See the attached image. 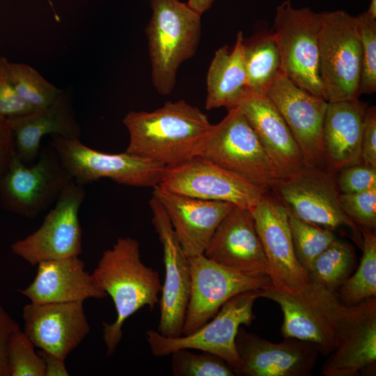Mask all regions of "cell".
Returning <instances> with one entry per match:
<instances>
[{"mask_svg":"<svg viewBox=\"0 0 376 376\" xmlns=\"http://www.w3.org/2000/svg\"><path fill=\"white\" fill-rule=\"evenodd\" d=\"M123 122L130 136L125 151L165 166L198 156L213 127L200 109L183 100L152 111H130Z\"/></svg>","mask_w":376,"mask_h":376,"instance_id":"cell-1","label":"cell"},{"mask_svg":"<svg viewBox=\"0 0 376 376\" xmlns=\"http://www.w3.org/2000/svg\"><path fill=\"white\" fill-rule=\"evenodd\" d=\"M92 274L111 297L116 311L113 323L102 322L106 356L109 357L122 340L125 321L143 307L152 311L159 301L162 284L158 272L141 261L139 242L129 237L118 238L103 252Z\"/></svg>","mask_w":376,"mask_h":376,"instance_id":"cell-2","label":"cell"},{"mask_svg":"<svg viewBox=\"0 0 376 376\" xmlns=\"http://www.w3.org/2000/svg\"><path fill=\"white\" fill-rule=\"evenodd\" d=\"M152 16L146 28L152 81L157 91L172 93L180 65L196 53L201 15L180 0H150Z\"/></svg>","mask_w":376,"mask_h":376,"instance_id":"cell-3","label":"cell"},{"mask_svg":"<svg viewBox=\"0 0 376 376\" xmlns=\"http://www.w3.org/2000/svg\"><path fill=\"white\" fill-rule=\"evenodd\" d=\"M260 297L277 303L283 314L281 335L313 343L327 355L335 347L339 318L344 304L335 290L313 281L288 292L272 285L261 290Z\"/></svg>","mask_w":376,"mask_h":376,"instance_id":"cell-4","label":"cell"},{"mask_svg":"<svg viewBox=\"0 0 376 376\" xmlns=\"http://www.w3.org/2000/svg\"><path fill=\"white\" fill-rule=\"evenodd\" d=\"M320 76L323 98H359L361 47L356 17L345 10L320 13Z\"/></svg>","mask_w":376,"mask_h":376,"instance_id":"cell-5","label":"cell"},{"mask_svg":"<svg viewBox=\"0 0 376 376\" xmlns=\"http://www.w3.org/2000/svg\"><path fill=\"white\" fill-rule=\"evenodd\" d=\"M261 290H249L228 300L204 325L189 335L167 337L152 329L146 332L152 354L157 357L170 355L180 349L196 350L215 354L233 368L235 375L240 359L235 337L242 325L249 326L256 318L253 306Z\"/></svg>","mask_w":376,"mask_h":376,"instance_id":"cell-6","label":"cell"},{"mask_svg":"<svg viewBox=\"0 0 376 376\" xmlns=\"http://www.w3.org/2000/svg\"><path fill=\"white\" fill-rule=\"evenodd\" d=\"M320 15L309 8H295L290 0L276 10L273 36L281 58V71L308 92L323 97L320 76Z\"/></svg>","mask_w":376,"mask_h":376,"instance_id":"cell-7","label":"cell"},{"mask_svg":"<svg viewBox=\"0 0 376 376\" xmlns=\"http://www.w3.org/2000/svg\"><path fill=\"white\" fill-rule=\"evenodd\" d=\"M49 144L73 180L85 186L102 178L135 187H155L165 166L151 159L124 152L106 153L88 147L79 139L50 135Z\"/></svg>","mask_w":376,"mask_h":376,"instance_id":"cell-8","label":"cell"},{"mask_svg":"<svg viewBox=\"0 0 376 376\" xmlns=\"http://www.w3.org/2000/svg\"><path fill=\"white\" fill-rule=\"evenodd\" d=\"M72 178L49 143L40 148L34 164L27 165L15 154L0 180V204L21 217L34 219L55 203Z\"/></svg>","mask_w":376,"mask_h":376,"instance_id":"cell-9","label":"cell"},{"mask_svg":"<svg viewBox=\"0 0 376 376\" xmlns=\"http://www.w3.org/2000/svg\"><path fill=\"white\" fill-rule=\"evenodd\" d=\"M198 156L267 190L279 178L253 128L237 107L228 110L227 115L213 125Z\"/></svg>","mask_w":376,"mask_h":376,"instance_id":"cell-10","label":"cell"},{"mask_svg":"<svg viewBox=\"0 0 376 376\" xmlns=\"http://www.w3.org/2000/svg\"><path fill=\"white\" fill-rule=\"evenodd\" d=\"M336 174L326 168L304 166L278 178L270 189L292 216L330 229L347 226L357 233L341 206Z\"/></svg>","mask_w":376,"mask_h":376,"instance_id":"cell-11","label":"cell"},{"mask_svg":"<svg viewBox=\"0 0 376 376\" xmlns=\"http://www.w3.org/2000/svg\"><path fill=\"white\" fill-rule=\"evenodd\" d=\"M158 186L178 194L251 210L267 189L201 157L166 166Z\"/></svg>","mask_w":376,"mask_h":376,"instance_id":"cell-12","label":"cell"},{"mask_svg":"<svg viewBox=\"0 0 376 376\" xmlns=\"http://www.w3.org/2000/svg\"><path fill=\"white\" fill-rule=\"evenodd\" d=\"M86 197L84 186L72 181L33 233L11 245L12 252L36 265L40 262L79 256L82 231L79 211Z\"/></svg>","mask_w":376,"mask_h":376,"instance_id":"cell-13","label":"cell"},{"mask_svg":"<svg viewBox=\"0 0 376 376\" xmlns=\"http://www.w3.org/2000/svg\"><path fill=\"white\" fill-rule=\"evenodd\" d=\"M191 290L182 335H189L212 319L230 298L272 285L266 274H247L228 268L203 254L188 257Z\"/></svg>","mask_w":376,"mask_h":376,"instance_id":"cell-14","label":"cell"},{"mask_svg":"<svg viewBox=\"0 0 376 376\" xmlns=\"http://www.w3.org/2000/svg\"><path fill=\"white\" fill-rule=\"evenodd\" d=\"M267 96L288 127L306 166L327 169L323 126L328 102L297 86L281 71Z\"/></svg>","mask_w":376,"mask_h":376,"instance_id":"cell-15","label":"cell"},{"mask_svg":"<svg viewBox=\"0 0 376 376\" xmlns=\"http://www.w3.org/2000/svg\"><path fill=\"white\" fill-rule=\"evenodd\" d=\"M152 224L162 246L165 269L159 299L157 331L167 337L182 335L191 290L189 258L185 253L170 219L155 198L149 201Z\"/></svg>","mask_w":376,"mask_h":376,"instance_id":"cell-16","label":"cell"},{"mask_svg":"<svg viewBox=\"0 0 376 376\" xmlns=\"http://www.w3.org/2000/svg\"><path fill=\"white\" fill-rule=\"evenodd\" d=\"M329 354L322 368L325 376L375 373L376 297L343 306Z\"/></svg>","mask_w":376,"mask_h":376,"instance_id":"cell-17","label":"cell"},{"mask_svg":"<svg viewBox=\"0 0 376 376\" xmlns=\"http://www.w3.org/2000/svg\"><path fill=\"white\" fill-rule=\"evenodd\" d=\"M250 211L267 260L272 285L288 292L307 285L311 279L296 257L285 207L267 192Z\"/></svg>","mask_w":376,"mask_h":376,"instance_id":"cell-18","label":"cell"},{"mask_svg":"<svg viewBox=\"0 0 376 376\" xmlns=\"http://www.w3.org/2000/svg\"><path fill=\"white\" fill-rule=\"evenodd\" d=\"M235 347L240 359L235 375L244 376H308L320 353L312 343L287 338L274 343L242 326Z\"/></svg>","mask_w":376,"mask_h":376,"instance_id":"cell-19","label":"cell"},{"mask_svg":"<svg viewBox=\"0 0 376 376\" xmlns=\"http://www.w3.org/2000/svg\"><path fill=\"white\" fill-rule=\"evenodd\" d=\"M24 331L35 347L65 360L90 331L82 301L30 303L23 308Z\"/></svg>","mask_w":376,"mask_h":376,"instance_id":"cell-20","label":"cell"},{"mask_svg":"<svg viewBox=\"0 0 376 376\" xmlns=\"http://www.w3.org/2000/svg\"><path fill=\"white\" fill-rule=\"evenodd\" d=\"M203 255L228 268L247 274L270 270L250 210L235 206L219 224Z\"/></svg>","mask_w":376,"mask_h":376,"instance_id":"cell-21","label":"cell"},{"mask_svg":"<svg viewBox=\"0 0 376 376\" xmlns=\"http://www.w3.org/2000/svg\"><path fill=\"white\" fill-rule=\"evenodd\" d=\"M152 196L165 210L187 257L203 254L216 228L235 206L178 194L158 185L153 187Z\"/></svg>","mask_w":376,"mask_h":376,"instance_id":"cell-22","label":"cell"},{"mask_svg":"<svg viewBox=\"0 0 376 376\" xmlns=\"http://www.w3.org/2000/svg\"><path fill=\"white\" fill-rule=\"evenodd\" d=\"M235 107L253 128L279 178L306 166L288 127L266 94L246 88Z\"/></svg>","mask_w":376,"mask_h":376,"instance_id":"cell-23","label":"cell"},{"mask_svg":"<svg viewBox=\"0 0 376 376\" xmlns=\"http://www.w3.org/2000/svg\"><path fill=\"white\" fill-rule=\"evenodd\" d=\"M37 265L33 282L18 290L32 304L84 302L88 298L107 296L93 274L85 271V264L79 256L42 261Z\"/></svg>","mask_w":376,"mask_h":376,"instance_id":"cell-24","label":"cell"},{"mask_svg":"<svg viewBox=\"0 0 376 376\" xmlns=\"http://www.w3.org/2000/svg\"><path fill=\"white\" fill-rule=\"evenodd\" d=\"M9 120L15 153L27 165L37 159L41 140L45 135H59L70 139L81 138V128L75 118L70 93L64 90L49 105Z\"/></svg>","mask_w":376,"mask_h":376,"instance_id":"cell-25","label":"cell"},{"mask_svg":"<svg viewBox=\"0 0 376 376\" xmlns=\"http://www.w3.org/2000/svg\"><path fill=\"white\" fill-rule=\"evenodd\" d=\"M368 104L359 98L328 102L323 126L327 169L336 173L362 163L361 143Z\"/></svg>","mask_w":376,"mask_h":376,"instance_id":"cell-26","label":"cell"},{"mask_svg":"<svg viewBox=\"0 0 376 376\" xmlns=\"http://www.w3.org/2000/svg\"><path fill=\"white\" fill-rule=\"evenodd\" d=\"M244 40L242 32L239 31L232 51L226 45L216 51L207 74V110L234 108L245 92Z\"/></svg>","mask_w":376,"mask_h":376,"instance_id":"cell-27","label":"cell"},{"mask_svg":"<svg viewBox=\"0 0 376 376\" xmlns=\"http://www.w3.org/2000/svg\"><path fill=\"white\" fill-rule=\"evenodd\" d=\"M243 58L246 89L267 95L281 71L280 54L273 35L260 37L250 42L244 40Z\"/></svg>","mask_w":376,"mask_h":376,"instance_id":"cell-28","label":"cell"},{"mask_svg":"<svg viewBox=\"0 0 376 376\" xmlns=\"http://www.w3.org/2000/svg\"><path fill=\"white\" fill-rule=\"evenodd\" d=\"M363 253L356 272L339 287L340 301L351 306L376 297V235L375 231L361 228Z\"/></svg>","mask_w":376,"mask_h":376,"instance_id":"cell-29","label":"cell"},{"mask_svg":"<svg viewBox=\"0 0 376 376\" xmlns=\"http://www.w3.org/2000/svg\"><path fill=\"white\" fill-rule=\"evenodd\" d=\"M354 260L353 248L335 240L314 260L308 273L312 280L336 290L349 277Z\"/></svg>","mask_w":376,"mask_h":376,"instance_id":"cell-30","label":"cell"},{"mask_svg":"<svg viewBox=\"0 0 376 376\" xmlns=\"http://www.w3.org/2000/svg\"><path fill=\"white\" fill-rule=\"evenodd\" d=\"M8 72L17 94L34 110L49 105L63 91L27 64L9 62Z\"/></svg>","mask_w":376,"mask_h":376,"instance_id":"cell-31","label":"cell"},{"mask_svg":"<svg viewBox=\"0 0 376 376\" xmlns=\"http://www.w3.org/2000/svg\"><path fill=\"white\" fill-rule=\"evenodd\" d=\"M289 225L296 257L308 272L317 257L336 240L335 236L331 229L303 221L290 214Z\"/></svg>","mask_w":376,"mask_h":376,"instance_id":"cell-32","label":"cell"},{"mask_svg":"<svg viewBox=\"0 0 376 376\" xmlns=\"http://www.w3.org/2000/svg\"><path fill=\"white\" fill-rule=\"evenodd\" d=\"M175 376H233V368L219 357L207 352L196 354L180 349L171 354Z\"/></svg>","mask_w":376,"mask_h":376,"instance_id":"cell-33","label":"cell"},{"mask_svg":"<svg viewBox=\"0 0 376 376\" xmlns=\"http://www.w3.org/2000/svg\"><path fill=\"white\" fill-rule=\"evenodd\" d=\"M34 347L20 328L12 333L7 352L10 376H45L44 361Z\"/></svg>","mask_w":376,"mask_h":376,"instance_id":"cell-34","label":"cell"},{"mask_svg":"<svg viewBox=\"0 0 376 376\" xmlns=\"http://www.w3.org/2000/svg\"><path fill=\"white\" fill-rule=\"evenodd\" d=\"M361 47L359 93L376 91V19L366 11L356 17Z\"/></svg>","mask_w":376,"mask_h":376,"instance_id":"cell-35","label":"cell"},{"mask_svg":"<svg viewBox=\"0 0 376 376\" xmlns=\"http://www.w3.org/2000/svg\"><path fill=\"white\" fill-rule=\"evenodd\" d=\"M346 214L361 228H376V189L356 194H340Z\"/></svg>","mask_w":376,"mask_h":376,"instance_id":"cell-36","label":"cell"},{"mask_svg":"<svg viewBox=\"0 0 376 376\" xmlns=\"http://www.w3.org/2000/svg\"><path fill=\"white\" fill-rule=\"evenodd\" d=\"M336 175L340 194H356L376 189V168L363 163L345 167Z\"/></svg>","mask_w":376,"mask_h":376,"instance_id":"cell-37","label":"cell"},{"mask_svg":"<svg viewBox=\"0 0 376 376\" xmlns=\"http://www.w3.org/2000/svg\"><path fill=\"white\" fill-rule=\"evenodd\" d=\"M9 62L6 57L0 56V115L13 118L34 109L17 94L9 77Z\"/></svg>","mask_w":376,"mask_h":376,"instance_id":"cell-38","label":"cell"},{"mask_svg":"<svg viewBox=\"0 0 376 376\" xmlns=\"http://www.w3.org/2000/svg\"><path fill=\"white\" fill-rule=\"evenodd\" d=\"M362 163L376 168V109L368 107L363 123L361 143Z\"/></svg>","mask_w":376,"mask_h":376,"instance_id":"cell-39","label":"cell"},{"mask_svg":"<svg viewBox=\"0 0 376 376\" xmlns=\"http://www.w3.org/2000/svg\"><path fill=\"white\" fill-rule=\"evenodd\" d=\"M15 154L9 118L0 115V180L8 170Z\"/></svg>","mask_w":376,"mask_h":376,"instance_id":"cell-40","label":"cell"},{"mask_svg":"<svg viewBox=\"0 0 376 376\" xmlns=\"http://www.w3.org/2000/svg\"><path fill=\"white\" fill-rule=\"evenodd\" d=\"M20 327L0 306V376H10L8 363V344L10 335Z\"/></svg>","mask_w":376,"mask_h":376,"instance_id":"cell-41","label":"cell"},{"mask_svg":"<svg viewBox=\"0 0 376 376\" xmlns=\"http://www.w3.org/2000/svg\"><path fill=\"white\" fill-rule=\"evenodd\" d=\"M38 353L42 357L45 363V376L69 375L65 365V360L42 350L38 351Z\"/></svg>","mask_w":376,"mask_h":376,"instance_id":"cell-42","label":"cell"},{"mask_svg":"<svg viewBox=\"0 0 376 376\" xmlns=\"http://www.w3.org/2000/svg\"><path fill=\"white\" fill-rule=\"evenodd\" d=\"M214 0H188V6L201 15L212 6Z\"/></svg>","mask_w":376,"mask_h":376,"instance_id":"cell-43","label":"cell"},{"mask_svg":"<svg viewBox=\"0 0 376 376\" xmlns=\"http://www.w3.org/2000/svg\"><path fill=\"white\" fill-rule=\"evenodd\" d=\"M366 12L372 17L376 19V0H370L368 9Z\"/></svg>","mask_w":376,"mask_h":376,"instance_id":"cell-44","label":"cell"},{"mask_svg":"<svg viewBox=\"0 0 376 376\" xmlns=\"http://www.w3.org/2000/svg\"><path fill=\"white\" fill-rule=\"evenodd\" d=\"M48 1H49V3L50 6L52 8L54 12L56 13L54 9L53 4H52V1L50 0H48Z\"/></svg>","mask_w":376,"mask_h":376,"instance_id":"cell-45","label":"cell"}]
</instances>
